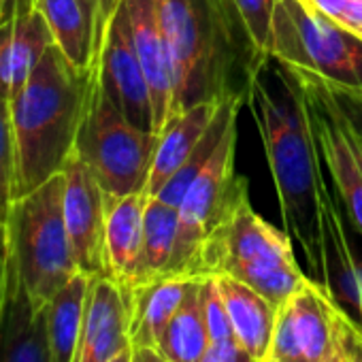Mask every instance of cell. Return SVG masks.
<instances>
[{
	"mask_svg": "<svg viewBox=\"0 0 362 362\" xmlns=\"http://www.w3.org/2000/svg\"><path fill=\"white\" fill-rule=\"evenodd\" d=\"M90 284L92 275L77 271L47 303V339L52 362H75Z\"/></svg>",
	"mask_w": 362,
	"mask_h": 362,
	"instance_id": "cell-22",
	"label": "cell"
},
{
	"mask_svg": "<svg viewBox=\"0 0 362 362\" xmlns=\"http://www.w3.org/2000/svg\"><path fill=\"white\" fill-rule=\"evenodd\" d=\"M98 3H100V7H103V11L109 16V13H113V9L119 5V0H98Z\"/></svg>",
	"mask_w": 362,
	"mask_h": 362,
	"instance_id": "cell-40",
	"label": "cell"
},
{
	"mask_svg": "<svg viewBox=\"0 0 362 362\" xmlns=\"http://www.w3.org/2000/svg\"><path fill=\"white\" fill-rule=\"evenodd\" d=\"M226 98L228 96L197 103L168 119L164 130L158 134L153 162L145 184L147 197H158L166 181L188 160V156L194 151V147L201 143V139L218 117Z\"/></svg>",
	"mask_w": 362,
	"mask_h": 362,
	"instance_id": "cell-18",
	"label": "cell"
},
{
	"mask_svg": "<svg viewBox=\"0 0 362 362\" xmlns=\"http://www.w3.org/2000/svg\"><path fill=\"white\" fill-rule=\"evenodd\" d=\"M11 262L37 307H45L79 271L64 222V173L11 203Z\"/></svg>",
	"mask_w": 362,
	"mask_h": 362,
	"instance_id": "cell-5",
	"label": "cell"
},
{
	"mask_svg": "<svg viewBox=\"0 0 362 362\" xmlns=\"http://www.w3.org/2000/svg\"><path fill=\"white\" fill-rule=\"evenodd\" d=\"M277 0H235L252 54V73L271 62V26ZM250 73V75H252Z\"/></svg>",
	"mask_w": 362,
	"mask_h": 362,
	"instance_id": "cell-26",
	"label": "cell"
},
{
	"mask_svg": "<svg viewBox=\"0 0 362 362\" xmlns=\"http://www.w3.org/2000/svg\"><path fill=\"white\" fill-rule=\"evenodd\" d=\"M13 22L0 24V98L11 103L13 100Z\"/></svg>",
	"mask_w": 362,
	"mask_h": 362,
	"instance_id": "cell-31",
	"label": "cell"
},
{
	"mask_svg": "<svg viewBox=\"0 0 362 362\" xmlns=\"http://www.w3.org/2000/svg\"><path fill=\"white\" fill-rule=\"evenodd\" d=\"M197 275L235 277L267 296L277 309L307 279L296 262L290 235L254 211L250 186L205 239Z\"/></svg>",
	"mask_w": 362,
	"mask_h": 362,
	"instance_id": "cell-4",
	"label": "cell"
},
{
	"mask_svg": "<svg viewBox=\"0 0 362 362\" xmlns=\"http://www.w3.org/2000/svg\"><path fill=\"white\" fill-rule=\"evenodd\" d=\"M9 237H7V224L0 222V311L5 305L7 294V281H9Z\"/></svg>",
	"mask_w": 362,
	"mask_h": 362,
	"instance_id": "cell-34",
	"label": "cell"
},
{
	"mask_svg": "<svg viewBox=\"0 0 362 362\" xmlns=\"http://www.w3.org/2000/svg\"><path fill=\"white\" fill-rule=\"evenodd\" d=\"M13 173H16V143L11 103L0 98V222L9 220L13 203Z\"/></svg>",
	"mask_w": 362,
	"mask_h": 362,
	"instance_id": "cell-27",
	"label": "cell"
},
{
	"mask_svg": "<svg viewBox=\"0 0 362 362\" xmlns=\"http://www.w3.org/2000/svg\"><path fill=\"white\" fill-rule=\"evenodd\" d=\"M130 360H132V345H128L122 351H117L109 362H130Z\"/></svg>",
	"mask_w": 362,
	"mask_h": 362,
	"instance_id": "cell-39",
	"label": "cell"
},
{
	"mask_svg": "<svg viewBox=\"0 0 362 362\" xmlns=\"http://www.w3.org/2000/svg\"><path fill=\"white\" fill-rule=\"evenodd\" d=\"M199 362H260L254 358L237 339L230 341H214Z\"/></svg>",
	"mask_w": 362,
	"mask_h": 362,
	"instance_id": "cell-32",
	"label": "cell"
},
{
	"mask_svg": "<svg viewBox=\"0 0 362 362\" xmlns=\"http://www.w3.org/2000/svg\"><path fill=\"white\" fill-rule=\"evenodd\" d=\"M90 73L73 69L62 52L52 45L13 96V201L62 173L83 122Z\"/></svg>",
	"mask_w": 362,
	"mask_h": 362,
	"instance_id": "cell-2",
	"label": "cell"
},
{
	"mask_svg": "<svg viewBox=\"0 0 362 362\" xmlns=\"http://www.w3.org/2000/svg\"><path fill=\"white\" fill-rule=\"evenodd\" d=\"M300 3L362 41V0H300Z\"/></svg>",
	"mask_w": 362,
	"mask_h": 362,
	"instance_id": "cell-29",
	"label": "cell"
},
{
	"mask_svg": "<svg viewBox=\"0 0 362 362\" xmlns=\"http://www.w3.org/2000/svg\"><path fill=\"white\" fill-rule=\"evenodd\" d=\"M324 290L362 332V237L349 224L330 184H322Z\"/></svg>",
	"mask_w": 362,
	"mask_h": 362,
	"instance_id": "cell-10",
	"label": "cell"
},
{
	"mask_svg": "<svg viewBox=\"0 0 362 362\" xmlns=\"http://www.w3.org/2000/svg\"><path fill=\"white\" fill-rule=\"evenodd\" d=\"M218 279V288L222 292V298L226 303L230 324L235 339L260 362L267 360L275 320H277V307L250 288L247 284L228 277V275H214Z\"/></svg>",
	"mask_w": 362,
	"mask_h": 362,
	"instance_id": "cell-20",
	"label": "cell"
},
{
	"mask_svg": "<svg viewBox=\"0 0 362 362\" xmlns=\"http://www.w3.org/2000/svg\"><path fill=\"white\" fill-rule=\"evenodd\" d=\"M201 300H203V313H205L211 343L235 339L230 315H228L226 303L222 298V292L218 288V279L214 275L201 277Z\"/></svg>",
	"mask_w": 362,
	"mask_h": 362,
	"instance_id": "cell-28",
	"label": "cell"
},
{
	"mask_svg": "<svg viewBox=\"0 0 362 362\" xmlns=\"http://www.w3.org/2000/svg\"><path fill=\"white\" fill-rule=\"evenodd\" d=\"M98 71L107 94L122 109V113L134 126L151 130L153 113H151L149 86L132 45L122 0L105 22L100 49H98Z\"/></svg>",
	"mask_w": 362,
	"mask_h": 362,
	"instance_id": "cell-12",
	"label": "cell"
},
{
	"mask_svg": "<svg viewBox=\"0 0 362 362\" xmlns=\"http://www.w3.org/2000/svg\"><path fill=\"white\" fill-rule=\"evenodd\" d=\"M245 105L260 132L286 233L307 258V277L324 288V173L300 90L292 73L271 60L247 77Z\"/></svg>",
	"mask_w": 362,
	"mask_h": 362,
	"instance_id": "cell-1",
	"label": "cell"
},
{
	"mask_svg": "<svg viewBox=\"0 0 362 362\" xmlns=\"http://www.w3.org/2000/svg\"><path fill=\"white\" fill-rule=\"evenodd\" d=\"M177 235H179V209L162 203L156 197H147L145 220H143V250H141L136 286L170 275Z\"/></svg>",
	"mask_w": 362,
	"mask_h": 362,
	"instance_id": "cell-23",
	"label": "cell"
},
{
	"mask_svg": "<svg viewBox=\"0 0 362 362\" xmlns=\"http://www.w3.org/2000/svg\"><path fill=\"white\" fill-rule=\"evenodd\" d=\"M239 115L228 124L209 164L192 181L179 209V235L168 277H199V256L205 239L228 216L250 181L237 175Z\"/></svg>",
	"mask_w": 362,
	"mask_h": 362,
	"instance_id": "cell-9",
	"label": "cell"
},
{
	"mask_svg": "<svg viewBox=\"0 0 362 362\" xmlns=\"http://www.w3.org/2000/svg\"><path fill=\"white\" fill-rule=\"evenodd\" d=\"M322 362H345V345H343V334H341V320H339V309L334 311V326H332V345Z\"/></svg>",
	"mask_w": 362,
	"mask_h": 362,
	"instance_id": "cell-36",
	"label": "cell"
},
{
	"mask_svg": "<svg viewBox=\"0 0 362 362\" xmlns=\"http://www.w3.org/2000/svg\"><path fill=\"white\" fill-rule=\"evenodd\" d=\"M0 362H52L47 339V305L37 307L28 296L13 262L0 311Z\"/></svg>",
	"mask_w": 362,
	"mask_h": 362,
	"instance_id": "cell-15",
	"label": "cell"
},
{
	"mask_svg": "<svg viewBox=\"0 0 362 362\" xmlns=\"http://www.w3.org/2000/svg\"><path fill=\"white\" fill-rule=\"evenodd\" d=\"M334 94H337L339 103L343 105V109L349 113V117L356 122V126L362 130V94H345V92H339V90H334Z\"/></svg>",
	"mask_w": 362,
	"mask_h": 362,
	"instance_id": "cell-37",
	"label": "cell"
},
{
	"mask_svg": "<svg viewBox=\"0 0 362 362\" xmlns=\"http://www.w3.org/2000/svg\"><path fill=\"white\" fill-rule=\"evenodd\" d=\"M156 145L158 134L134 126L111 100L96 58L75 151L90 166L105 194L126 197L145 192Z\"/></svg>",
	"mask_w": 362,
	"mask_h": 362,
	"instance_id": "cell-6",
	"label": "cell"
},
{
	"mask_svg": "<svg viewBox=\"0 0 362 362\" xmlns=\"http://www.w3.org/2000/svg\"><path fill=\"white\" fill-rule=\"evenodd\" d=\"M194 277H160L128 290L132 347H160V339L186 298Z\"/></svg>",
	"mask_w": 362,
	"mask_h": 362,
	"instance_id": "cell-19",
	"label": "cell"
},
{
	"mask_svg": "<svg viewBox=\"0 0 362 362\" xmlns=\"http://www.w3.org/2000/svg\"><path fill=\"white\" fill-rule=\"evenodd\" d=\"M54 45L73 69L90 73L100 49L107 16L98 0H39Z\"/></svg>",
	"mask_w": 362,
	"mask_h": 362,
	"instance_id": "cell-16",
	"label": "cell"
},
{
	"mask_svg": "<svg viewBox=\"0 0 362 362\" xmlns=\"http://www.w3.org/2000/svg\"><path fill=\"white\" fill-rule=\"evenodd\" d=\"M147 194L134 192L126 197L107 194L105 216V277L132 290L139 277L143 250V220Z\"/></svg>",
	"mask_w": 362,
	"mask_h": 362,
	"instance_id": "cell-17",
	"label": "cell"
},
{
	"mask_svg": "<svg viewBox=\"0 0 362 362\" xmlns=\"http://www.w3.org/2000/svg\"><path fill=\"white\" fill-rule=\"evenodd\" d=\"M156 5L173 71L170 117L209 98L243 94L233 77L237 71L245 77V69L211 0H156Z\"/></svg>",
	"mask_w": 362,
	"mask_h": 362,
	"instance_id": "cell-3",
	"label": "cell"
},
{
	"mask_svg": "<svg viewBox=\"0 0 362 362\" xmlns=\"http://www.w3.org/2000/svg\"><path fill=\"white\" fill-rule=\"evenodd\" d=\"M39 0H0V24L16 22L20 16L35 11Z\"/></svg>",
	"mask_w": 362,
	"mask_h": 362,
	"instance_id": "cell-35",
	"label": "cell"
},
{
	"mask_svg": "<svg viewBox=\"0 0 362 362\" xmlns=\"http://www.w3.org/2000/svg\"><path fill=\"white\" fill-rule=\"evenodd\" d=\"M341 334L345 345V362H362V332L339 311Z\"/></svg>",
	"mask_w": 362,
	"mask_h": 362,
	"instance_id": "cell-33",
	"label": "cell"
},
{
	"mask_svg": "<svg viewBox=\"0 0 362 362\" xmlns=\"http://www.w3.org/2000/svg\"><path fill=\"white\" fill-rule=\"evenodd\" d=\"M130 37L143 73L147 77L151 113H153V132L160 134L170 119L173 105V71L162 37L158 5L156 0H122Z\"/></svg>",
	"mask_w": 362,
	"mask_h": 362,
	"instance_id": "cell-14",
	"label": "cell"
},
{
	"mask_svg": "<svg viewBox=\"0 0 362 362\" xmlns=\"http://www.w3.org/2000/svg\"><path fill=\"white\" fill-rule=\"evenodd\" d=\"M209 343L211 339L201 300V277H194L188 286L184 303L160 339L158 351L168 362H199Z\"/></svg>",
	"mask_w": 362,
	"mask_h": 362,
	"instance_id": "cell-24",
	"label": "cell"
},
{
	"mask_svg": "<svg viewBox=\"0 0 362 362\" xmlns=\"http://www.w3.org/2000/svg\"><path fill=\"white\" fill-rule=\"evenodd\" d=\"M130 362H168V360L153 347H132Z\"/></svg>",
	"mask_w": 362,
	"mask_h": 362,
	"instance_id": "cell-38",
	"label": "cell"
},
{
	"mask_svg": "<svg viewBox=\"0 0 362 362\" xmlns=\"http://www.w3.org/2000/svg\"><path fill=\"white\" fill-rule=\"evenodd\" d=\"M305 362H322L332 345L334 303L313 279H305L286 300Z\"/></svg>",
	"mask_w": 362,
	"mask_h": 362,
	"instance_id": "cell-21",
	"label": "cell"
},
{
	"mask_svg": "<svg viewBox=\"0 0 362 362\" xmlns=\"http://www.w3.org/2000/svg\"><path fill=\"white\" fill-rule=\"evenodd\" d=\"M271 58L324 79L339 92L362 94V41L354 39L300 0H277Z\"/></svg>",
	"mask_w": 362,
	"mask_h": 362,
	"instance_id": "cell-7",
	"label": "cell"
},
{
	"mask_svg": "<svg viewBox=\"0 0 362 362\" xmlns=\"http://www.w3.org/2000/svg\"><path fill=\"white\" fill-rule=\"evenodd\" d=\"M286 66V64H284ZM305 103L320 160L354 230L362 237V130L320 77L286 66Z\"/></svg>",
	"mask_w": 362,
	"mask_h": 362,
	"instance_id": "cell-8",
	"label": "cell"
},
{
	"mask_svg": "<svg viewBox=\"0 0 362 362\" xmlns=\"http://www.w3.org/2000/svg\"><path fill=\"white\" fill-rule=\"evenodd\" d=\"M130 296L119 284L94 275L75 362H109L130 343Z\"/></svg>",
	"mask_w": 362,
	"mask_h": 362,
	"instance_id": "cell-13",
	"label": "cell"
},
{
	"mask_svg": "<svg viewBox=\"0 0 362 362\" xmlns=\"http://www.w3.org/2000/svg\"><path fill=\"white\" fill-rule=\"evenodd\" d=\"M264 362H305L294 328H292V317L288 311V305L284 303L277 309V320H275V330L271 339V347L267 354Z\"/></svg>",
	"mask_w": 362,
	"mask_h": 362,
	"instance_id": "cell-30",
	"label": "cell"
},
{
	"mask_svg": "<svg viewBox=\"0 0 362 362\" xmlns=\"http://www.w3.org/2000/svg\"><path fill=\"white\" fill-rule=\"evenodd\" d=\"M54 45L52 30L39 9L20 16L13 22V96L22 90V86L30 79L47 49Z\"/></svg>",
	"mask_w": 362,
	"mask_h": 362,
	"instance_id": "cell-25",
	"label": "cell"
},
{
	"mask_svg": "<svg viewBox=\"0 0 362 362\" xmlns=\"http://www.w3.org/2000/svg\"><path fill=\"white\" fill-rule=\"evenodd\" d=\"M64 222L79 271L105 275L107 194L98 179L73 149L64 168Z\"/></svg>",
	"mask_w": 362,
	"mask_h": 362,
	"instance_id": "cell-11",
	"label": "cell"
}]
</instances>
